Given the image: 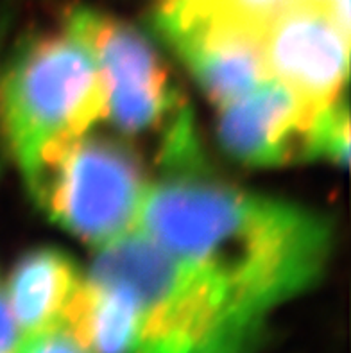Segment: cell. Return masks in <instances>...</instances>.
Here are the masks:
<instances>
[{"label": "cell", "mask_w": 351, "mask_h": 353, "mask_svg": "<svg viewBox=\"0 0 351 353\" xmlns=\"http://www.w3.org/2000/svg\"><path fill=\"white\" fill-rule=\"evenodd\" d=\"M137 228L219 280L263 327L319 282L334 237L317 212L223 183L205 161L147 187Z\"/></svg>", "instance_id": "1"}, {"label": "cell", "mask_w": 351, "mask_h": 353, "mask_svg": "<svg viewBox=\"0 0 351 353\" xmlns=\"http://www.w3.org/2000/svg\"><path fill=\"white\" fill-rule=\"evenodd\" d=\"M90 276L133 296L137 334L129 353H254L265 332L219 280L138 228L99 248Z\"/></svg>", "instance_id": "2"}, {"label": "cell", "mask_w": 351, "mask_h": 353, "mask_svg": "<svg viewBox=\"0 0 351 353\" xmlns=\"http://www.w3.org/2000/svg\"><path fill=\"white\" fill-rule=\"evenodd\" d=\"M101 117L97 63L67 22L17 50L2 83V121L23 178L45 152L88 133Z\"/></svg>", "instance_id": "3"}, {"label": "cell", "mask_w": 351, "mask_h": 353, "mask_svg": "<svg viewBox=\"0 0 351 353\" xmlns=\"http://www.w3.org/2000/svg\"><path fill=\"white\" fill-rule=\"evenodd\" d=\"M26 181L50 219L99 248L137 228L147 190L133 149L88 133L45 152Z\"/></svg>", "instance_id": "4"}, {"label": "cell", "mask_w": 351, "mask_h": 353, "mask_svg": "<svg viewBox=\"0 0 351 353\" xmlns=\"http://www.w3.org/2000/svg\"><path fill=\"white\" fill-rule=\"evenodd\" d=\"M67 23L88 45L104 92V117L131 134L169 130L187 108L146 36L119 18L77 8Z\"/></svg>", "instance_id": "5"}, {"label": "cell", "mask_w": 351, "mask_h": 353, "mask_svg": "<svg viewBox=\"0 0 351 353\" xmlns=\"http://www.w3.org/2000/svg\"><path fill=\"white\" fill-rule=\"evenodd\" d=\"M348 31L328 6L287 0L263 27L267 74L308 106L334 104L348 77Z\"/></svg>", "instance_id": "6"}, {"label": "cell", "mask_w": 351, "mask_h": 353, "mask_svg": "<svg viewBox=\"0 0 351 353\" xmlns=\"http://www.w3.org/2000/svg\"><path fill=\"white\" fill-rule=\"evenodd\" d=\"M274 79L221 108L219 137L230 157L253 167L314 160L319 115Z\"/></svg>", "instance_id": "7"}, {"label": "cell", "mask_w": 351, "mask_h": 353, "mask_svg": "<svg viewBox=\"0 0 351 353\" xmlns=\"http://www.w3.org/2000/svg\"><path fill=\"white\" fill-rule=\"evenodd\" d=\"M158 29L217 106L244 97L269 79L260 29L212 18Z\"/></svg>", "instance_id": "8"}, {"label": "cell", "mask_w": 351, "mask_h": 353, "mask_svg": "<svg viewBox=\"0 0 351 353\" xmlns=\"http://www.w3.org/2000/svg\"><path fill=\"white\" fill-rule=\"evenodd\" d=\"M79 280L72 260L54 248H38L18 260L6 298L22 337L59 328Z\"/></svg>", "instance_id": "9"}, {"label": "cell", "mask_w": 351, "mask_h": 353, "mask_svg": "<svg viewBox=\"0 0 351 353\" xmlns=\"http://www.w3.org/2000/svg\"><path fill=\"white\" fill-rule=\"evenodd\" d=\"M59 328L88 353H129L137 334L133 296L120 283L79 280Z\"/></svg>", "instance_id": "10"}, {"label": "cell", "mask_w": 351, "mask_h": 353, "mask_svg": "<svg viewBox=\"0 0 351 353\" xmlns=\"http://www.w3.org/2000/svg\"><path fill=\"white\" fill-rule=\"evenodd\" d=\"M18 353H88L61 328L23 337Z\"/></svg>", "instance_id": "11"}, {"label": "cell", "mask_w": 351, "mask_h": 353, "mask_svg": "<svg viewBox=\"0 0 351 353\" xmlns=\"http://www.w3.org/2000/svg\"><path fill=\"white\" fill-rule=\"evenodd\" d=\"M22 339V332L9 309L6 292L0 287V353H18Z\"/></svg>", "instance_id": "12"}, {"label": "cell", "mask_w": 351, "mask_h": 353, "mask_svg": "<svg viewBox=\"0 0 351 353\" xmlns=\"http://www.w3.org/2000/svg\"><path fill=\"white\" fill-rule=\"evenodd\" d=\"M308 2L328 6V8L337 14V18L341 22L350 26V0H308Z\"/></svg>", "instance_id": "13"}]
</instances>
